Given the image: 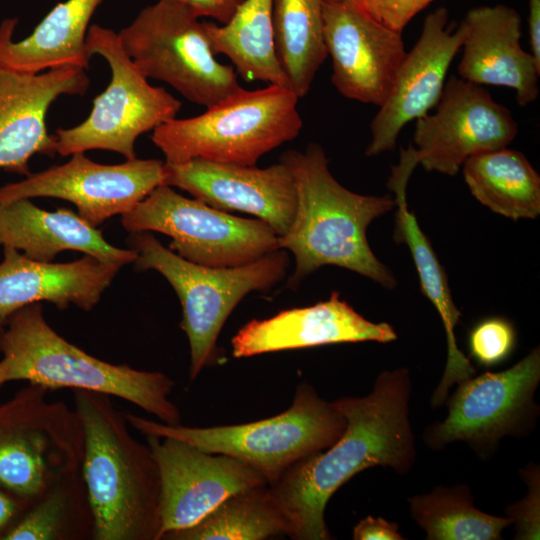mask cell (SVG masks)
Instances as JSON below:
<instances>
[{"label": "cell", "mask_w": 540, "mask_h": 540, "mask_svg": "<svg viewBox=\"0 0 540 540\" xmlns=\"http://www.w3.org/2000/svg\"><path fill=\"white\" fill-rule=\"evenodd\" d=\"M325 1H341V0H325Z\"/></svg>", "instance_id": "f35d334b"}, {"label": "cell", "mask_w": 540, "mask_h": 540, "mask_svg": "<svg viewBox=\"0 0 540 540\" xmlns=\"http://www.w3.org/2000/svg\"><path fill=\"white\" fill-rule=\"evenodd\" d=\"M528 11L530 53L540 67V0H528Z\"/></svg>", "instance_id": "74e56055"}, {"label": "cell", "mask_w": 540, "mask_h": 540, "mask_svg": "<svg viewBox=\"0 0 540 540\" xmlns=\"http://www.w3.org/2000/svg\"><path fill=\"white\" fill-rule=\"evenodd\" d=\"M516 344L513 324L502 317H488L470 331L468 347L471 357L480 365L491 367L506 360Z\"/></svg>", "instance_id": "1f68e13d"}, {"label": "cell", "mask_w": 540, "mask_h": 540, "mask_svg": "<svg viewBox=\"0 0 540 540\" xmlns=\"http://www.w3.org/2000/svg\"><path fill=\"white\" fill-rule=\"evenodd\" d=\"M94 516L81 469L34 502L2 540H94Z\"/></svg>", "instance_id": "f546056e"}, {"label": "cell", "mask_w": 540, "mask_h": 540, "mask_svg": "<svg viewBox=\"0 0 540 540\" xmlns=\"http://www.w3.org/2000/svg\"><path fill=\"white\" fill-rule=\"evenodd\" d=\"M138 270H155L171 284L182 306L181 329L190 347V380L215 358L219 333L239 302L252 291H266L281 281L288 254L278 249L236 267H208L187 261L149 232L132 233Z\"/></svg>", "instance_id": "52a82bcc"}, {"label": "cell", "mask_w": 540, "mask_h": 540, "mask_svg": "<svg viewBox=\"0 0 540 540\" xmlns=\"http://www.w3.org/2000/svg\"><path fill=\"white\" fill-rule=\"evenodd\" d=\"M521 475L528 486L527 495L519 502L510 505L507 517L516 527V539H539L540 481L539 468L527 465Z\"/></svg>", "instance_id": "d6a6232c"}, {"label": "cell", "mask_w": 540, "mask_h": 540, "mask_svg": "<svg viewBox=\"0 0 540 540\" xmlns=\"http://www.w3.org/2000/svg\"><path fill=\"white\" fill-rule=\"evenodd\" d=\"M540 382V350L501 372H485L458 384L446 399L447 417L429 426L423 440L433 450L455 441L489 456L505 436L523 437L536 424L534 395Z\"/></svg>", "instance_id": "7c38bea8"}, {"label": "cell", "mask_w": 540, "mask_h": 540, "mask_svg": "<svg viewBox=\"0 0 540 540\" xmlns=\"http://www.w3.org/2000/svg\"><path fill=\"white\" fill-rule=\"evenodd\" d=\"M0 245L42 262H52L64 250L80 251L121 266L137 258L134 249L111 245L101 231L71 209L46 211L29 199L0 204Z\"/></svg>", "instance_id": "cb8c5ba5"}, {"label": "cell", "mask_w": 540, "mask_h": 540, "mask_svg": "<svg viewBox=\"0 0 540 540\" xmlns=\"http://www.w3.org/2000/svg\"><path fill=\"white\" fill-rule=\"evenodd\" d=\"M28 508L27 503L0 488V539Z\"/></svg>", "instance_id": "8d00e7d4"}, {"label": "cell", "mask_w": 540, "mask_h": 540, "mask_svg": "<svg viewBox=\"0 0 540 540\" xmlns=\"http://www.w3.org/2000/svg\"><path fill=\"white\" fill-rule=\"evenodd\" d=\"M298 99L292 90L277 85L241 88L202 114L159 125L151 140L167 164L204 159L253 166L298 136L303 126Z\"/></svg>", "instance_id": "5b68a950"}, {"label": "cell", "mask_w": 540, "mask_h": 540, "mask_svg": "<svg viewBox=\"0 0 540 540\" xmlns=\"http://www.w3.org/2000/svg\"><path fill=\"white\" fill-rule=\"evenodd\" d=\"M90 80L85 69L59 67L30 74L0 65V169L28 176L35 154L53 157L56 138L46 115L61 95H83Z\"/></svg>", "instance_id": "d6986e66"}, {"label": "cell", "mask_w": 540, "mask_h": 540, "mask_svg": "<svg viewBox=\"0 0 540 540\" xmlns=\"http://www.w3.org/2000/svg\"><path fill=\"white\" fill-rule=\"evenodd\" d=\"M462 167L471 194L493 212L513 220L540 214V176L523 153L502 148L471 156Z\"/></svg>", "instance_id": "4316f807"}, {"label": "cell", "mask_w": 540, "mask_h": 540, "mask_svg": "<svg viewBox=\"0 0 540 540\" xmlns=\"http://www.w3.org/2000/svg\"><path fill=\"white\" fill-rule=\"evenodd\" d=\"M433 0H361L367 11L387 27L401 31Z\"/></svg>", "instance_id": "836d02e7"}, {"label": "cell", "mask_w": 540, "mask_h": 540, "mask_svg": "<svg viewBox=\"0 0 540 540\" xmlns=\"http://www.w3.org/2000/svg\"><path fill=\"white\" fill-rule=\"evenodd\" d=\"M289 522L272 488L251 487L233 494L197 524L165 540H261L288 535Z\"/></svg>", "instance_id": "f1b7e54d"}, {"label": "cell", "mask_w": 540, "mask_h": 540, "mask_svg": "<svg viewBox=\"0 0 540 540\" xmlns=\"http://www.w3.org/2000/svg\"><path fill=\"white\" fill-rule=\"evenodd\" d=\"M394 328L363 317L339 293L312 306L279 312L263 320H251L232 339L235 358L289 349L337 343L396 340Z\"/></svg>", "instance_id": "ffe728a7"}, {"label": "cell", "mask_w": 540, "mask_h": 540, "mask_svg": "<svg viewBox=\"0 0 540 540\" xmlns=\"http://www.w3.org/2000/svg\"><path fill=\"white\" fill-rule=\"evenodd\" d=\"M83 427L81 473L94 516V540H161V480L147 444L129 431L111 396L74 390Z\"/></svg>", "instance_id": "3957f363"}, {"label": "cell", "mask_w": 540, "mask_h": 540, "mask_svg": "<svg viewBox=\"0 0 540 540\" xmlns=\"http://www.w3.org/2000/svg\"><path fill=\"white\" fill-rule=\"evenodd\" d=\"M411 377L406 368L381 372L364 397H343L333 405L346 419L341 437L325 450L287 469L272 486L297 540H327L325 508L355 474L383 466L406 474L416 459L409 417Z\"/></svg>", "instance_id": "6da1fadb"}, {"label": "cell", "mask_w": 540, "mask_h": 540, "mask_svg": "<svg viewBox=\"0 0 540 540\" xmlns=\"http://www.w3.org/2000/svg\"><path fill=\"white\" fill-rule=\"evenodd\" d=\"M447 24L448 10L444 7L426 16L418 41L406 53L386 101L371 122L366 156L393 150L403 127L437 105L464 38L462 23L455 32Z\"/></svg>", "instance_id": "ac0fdd59"}, {"label": "cell", "mask_w": 540, "mask_h": 540, "mask_svg": "<svg viewBox=\"0 0 540 540\" xmlns=\"http://www.w3.org/2000/svg\"><path fill=\"white\" fill-rule=\"evenodd\" d=\"M280 162L288 167L296 188L293 222L277 240L278 249L295 257L288 285L294 288L318 268L334 265L394 288L396 279L371 250L366 232L373 220L395 207V199L361 195L342 186L315 143L304 152H285Z\"/></svg>", "instance_id": "7a4b0ae2"}, {"label": "cell", "mask_w": 540, "mask_h": 540, "mask_svg": "<svg viewBox=\"0 0 540 540\" xmlns=\"http://www.w3.org/2000/svg\"><path fill=\"white\" fill-rule=\"evenodd\" d=\"M102 0H66L55 5L26 38L16 42L17 18L0 23V65L37 74L59 67L87 69L89 22Z\"/></svg>", "instance_id": "d4e9b609"}, {"label": "cell", "mask_w": 540, "mask_h": 540, "mask_svg": "<svg viewBox=\"0 0 540 540\" xmlns=\"http://www.w3.org/2000/svg\"><path fill=\"white\" fill-rule=\"evenodd\" d=\"M273 3L244 0L227 23L205 28L213 52L228 57L242 79L289 88L274 48Z\"/></svg>", "instance_id": "484cf974"}, {"label": "cell", "mask_w": 540, "mask_h": 540, "mask_svg": "<svg viewBox=\"0 0 540 540\" xmlns=\"http://www.w3.org/2000/svg\"><path fill=\"white\" fill-rule=\"evenodd\" d=\"M200 19L176 0H158L118 36L147 79L163 81L188 101L208 108L242 87L235 69L216 59Z\"/></svg>", "instance_id": "9c48e42d"}, {"label": "cell", "mask_w": 540, "mask_h": 540, "mask_svg": "<svg viewBox=\"0 0 540 540\" xmlns=\"http://www.w3.org/2000/svg\"><path fill=\"white\" fill-rule=\"evenodd\" d=\"M408 503L414 521L428 540H498L512 524L508 517L477 509L471 489L464 484L436 487L408 498Z\"/></svg>", "instance_id": "4dcf8cb0"}, {"label": "cell", "mask_w": 540, "mask_h": 540, "mask_svg": "<svg viewBox=\"0 0 540 540\" xmlns=\"http://www.w3.org/2000/svg\"><path fill=\"white\" fill-rule=\"evenodd\" d=\"M163 185L184 190L219 210L254 215L277 236L289 230L296 211L295 184L282 162L266 168L204 159L165 163Z\"/></svg>", "instance_id": "e0dca14e"}, {"label": "cell", "mask_w": 540, "mask_h": 540, "mask_svg": "<svg viewBox=\"0 0 540 540\" xmlns=\"http://www.w3.org/2000/svg\"><path fill=\"white\" fill-rule=\"evenodd\" d=\"M0 354V388L27 381L50 391H94L128 401L162 423L181 424L180 411L169 398L175 386L169 376L88 354L48 324L41 303L0 317Z\"/></svg>", "instance_id": "277c9868"}, {"label": "cell", "mask_w": 540, "mask_h": 540, "mask_svg": "<svg viewBox=\"0 0 540 540\" xmlns=\"http://www.w3.org/2000/svg\"><path fill=\"white\" fill-rule=\"evenodd\" d=\"M164 179L165 163L161 160L135 158L120 164H101L77 152L64 164L0 187V204L36 197L63 199L97 227L132 210L163 185Z\"/></svg>", "instance_id": "4fadbf2b"}, {"label": "cell", "mask_w": 540, "mask_h": 540, "mask_svg": "<svg viewBox=\"0 0 540 540\" xmlns=\"http://www.w3.org/2000/svg\"><path fill=\"white\" fill-rule=\"evenodd\" d=\"M461 23L460 78L477 85L512 88L522 107L534 102L539 94L540 67L521 46L518 12L504 4L479 6L469 10Z\"/></svg>", "instance_id": "44dd1931"}, {"label": "cell", "mask_w": 540, "mask_h": 540, "mask_svg": "<svg viewBox=\"0 0 540 540\" xmlns=\"http://www.w3.org/2000/svg\"><path fill=\"white\" fill-rule=\"evenodd\" d=\"M198 17L227 23L244 0H176Z\"/></svg>", "instance_id": "e575fe53"}, {"label": "cell", "mask_w": 540, "mask_h": 540, "mask_svg": "<svg viewBox=\"0 0 540 540\" xmlns=\"http://www.w3.org/2000/svg\"><path fill=\"white\" fill-rule=\"evenodd\" d=\"M323 20L334 87L348 99L380 107L407 53L402 32L374 18L361 0H324Z\"/></svg>", "instance_id": "9a60e30c"}, {"label": "cell", "mask_w": 540, "mask_h": 540, "mask_svg": "<svg viewBox=\"0 0 540 540\" xmlns=\"http://www.w3.org/2000/svg\"><path fill=\"white\" fill-rule=\"evenodd\" d=\"M161 480V539L187 529L242 490L266 485L244 462L171 437L146 436Z\"/></svg>", "instance_id": "2e32d148"}, {"label": "cell", "mask_w": 540, "mask_h": 540, "mask_svg": "<svg viewBox=\"0 0 540 540\" xmlns=\"http://www.w3.org/2000/svg\"><path fill=\"white\" fill-rule=\"evenodd\" d=\"M29 384L0 405V488L29 507L81 469L84 434L74 408Z\"/></svg>", "instance_id": "ba28073f"}, {"label": "cell", "mask_w": 540, "mask_h": 540, "mask_svg": "<svg viewBox=\"0 0 540 540\" xmlns=\"http://www.w3.org/2000/svg\"><path fill=\"white\" fill-rule=\"evenodd\" d=\"M131 233L155 231L171 238L169 249L183 259L208 267H236L277 248L278 236L260 219H246L160 185L121 215Z\"/></svg>", "instance_id": "8fae6325"}, {"label": "cell", "mask_w": 540, "mask_h": 540, "mask_svg": "<svg viewBox=\"0 0 540 540\" xmlns=\"http://www.w3.org/2000/svg\"><path fill=\"white\" fill-rule=\"evenodd\" d=\"M517 133L507 107L481 85L452 76L436 112L417 119L413 140L418 164L454 176L469 157L506 148Z\"/></svg>", "instance_id": "5bb4252c"}, {"label": "cell", "mask_w": 540, "mask_h": 540, "mask_svg": "<svg viewBox=\"0 0 540 540\" xmlns=\"http://www.w3.org/2000/svg\"><path fill=\"white\" fill-rule=\"evenodd\" d=\"M131 427L145 436L171 437L210 453L234 457L255 469L270 486L299 460L334 444L345 417L314 388L301 383L292 405L273 417L238 425H169L125 413Z\"/></svg>", "instance_id": "8992f818"}, {"label": "cell", "mask_w": 540, "mask_h": 540, "mask_svg": "<svg viewBox=\"0 0 540 540\" xmlns=\"http://www.w3.org/2000/svg\"><path fill=\"white\" fill-rule=\"evenodd\" d=\"M324 0H274L273 34L277 60L298 97L310 90L328 56L324 39Z\"/></svg>", "instance_id": "83f0119b"}, {"label": "cell", "mask_w": 540, "mask_h": 540, "mask_svg": "<svg viewBox=\"0 0 540 540\" xmlns=\"http://www.w3.org/2000/svg\"><path fill=\"white\" fill-rule=\"evenodd\" d=\"M121 265L85 255L72 262H42L3 247L0 263V317L33 303L59 310L70 305L89 312L110 286Z\"/></svg>", "instance_id": "7402d4cb"}, {"label": "cell", "mask_w": 540, "mask_h": 540, "mask_svg": "<svg viewBox=\"0 0 540 540\" xmlns=\"http://www.w3.org/2000/svg\"><path fill=\"white\" fill-rule=\"evenodd\" d=\"M89 55H100L111 69V81L93 101L89 116L72 128L55 131L62 156L109 150L136 158L137 138L176 117L181 102L163 87L152 86L123 49L118 33L93 24L86 36Z\"/></svg>", "instance_id": "30bf717a"}, {"label": "cell", "mask_w": 540, "mask_h": 540, "mask_svg": "<svg viewBox=\"0 0 540 540\" xmlns=\"http://www.w3.org/2000/svg\"><path fill=\"white\" fill-rule=\"evenodd\" d=\"M418 165L415 149H401L400 161L391 167L387 186L395 194V227L393 238L398 243H405L411 253L419 277L421 290L430 300L442 320L447 339V361L445 370L437 388L431 397L434 408L445 403L449 389L476 373L468 357L457 345L455 328L461 312L454 304L448 278L429 239L421 230L416 216L409 211L406 201L408 180Z\"/></svg>", "instance_id": "603a6c76"}, {"label": "cell", "mask_w": 540, "mask_h": 540, "mask_svg": "<svg viewBox=\"0 0 540 540\" xmlns=\"http://www.w3.org/2000/svg\"><path fill=\"white\" fill-rule=\"evenodd\" d=\"M399 525L381 517L367 516L354 527L352 537L355 540H402Z\"/></svg>", "instance_id": "d590c367"}]
</instances>
